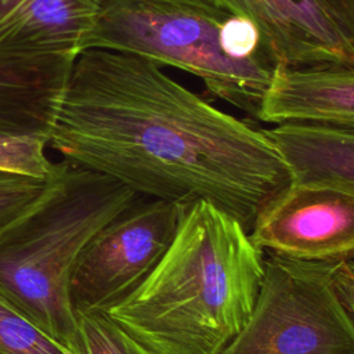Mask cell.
<instances>
[{
  "instance_id": "obj_1",
  "label": "cell",
  "mask_w": 354,
  "mask_h": 354,
  "mask_svg": "<svg viewBox=\"0 0 354 354\" xmlns=\"http://www.w3.org/2000/svg\"><path fill=\"white\" fill-rule=\"evenodd\" d=\"M47 144L64 160L140 196L180 205L206 199L248 231L289 185L261 129L220 111L159 64L127 53H79Z\"/></svg>"
},
{
  "instance_id": "obj_2",
  "label": "cell",
  "mask_w": 354,
  "mask_h": 354,
  "mask_svg": "<svg viewBox=\"0 0 354 354\" xmlns=\"http://www.w3.org/2000/svg\"><path fill=\"white\" fill-rule=\"evenodd\" d=\"M263 272L249 231L196 199L152 271L105 313L148 354H220L248 322Z\"/></svg>"
},
{
  "instance_id": "obj_3",
  "label": "cell",
  "mask_w": 354,
  "mask_h": 354,
  "mask_svg": "<svg viewBox=\"0 0 354 354\" xmlns=\"http://www.w3.org/2000/svg\"><path fill=\"white\" fill-rule=\"evenodd\" d=\"M138 196L62 159L36 202L0 231V297L69 354H86L69 297L77 256Z\"/></svg>"
},
{
  "instance_id": "obj_4",
  "label": "cell",
  "mask_w": 354,
  "mask_h": 354,
  "mask_svg": "<svg viewBox=\"0 0 354 354\" xmlns=\"http://www.w3.org/2000/svg\"><path fill=\"white\" fill-rule=\"evenodd\" d=\"M227 17L207 0H104L82 51L127 53L183 69L256 119L274 65L266 57L224 53L220 30Z\"/></svg>"
},
{
  "instance_id": "obj_5",
  "label": "cell",
  "mask_w": 354,
  "mask_h": 354,
  "mask_svg": "<svg viewBox=\"0 0 354 354\" xmlns=\"http://www.w3.org/2000/svg\"><path fill=\"white\" fill-rule=\"evenodd\" d=\"M332 261L264 252L250 317L220 354H354L353 311L335 289Z\"/></svg>"
},
{
  "instance_id": "obj_6",
  "label": "cell",
  "mask_w": 354,
  "mask_h": 354,
  "mask_svg": "<svg viewBox=\"0 0 354 354\" xmlns=\"http://www.w3.org/2000/svg\"><path fill=\"white\" fill-rule=\"evenodd\" d=\"M184 205L138 196L84 245L69 297L76 313L108 311L152 271L170 245Z\"/></svg>"
},
{
  "instance_id": "obj_7",
  "label": "cell",
  "mask_w": 354,
  "mask_h": 354,
  "mask_svg": "<svg viewBox=\"0 0 354 354\" xmlns=\"http://www.w3.org/2000/svg\"><path fill=\"white\" fill-rule=\"evenodd\" d=\"M250 19L272 65H354V0H207Z\"/></svg>"
},
{
  "instance_id": "obj_8",
  "label": "cell",
  "mask_w": 354,
  "mask_h": 354,
  "mask_svg": "<svg viewBox=\"0 0 354 354\" xmlns=\"http://www.w3.org/2000/svg\"><path fill=\"white\" fill-rule=\"evenodd\" d=\"M104 0H0V76L68 72Z\"/></svg>"
},
{
  "instance_id": "obj_9",
  "label": "cell",
  "mask_w": 354,
  "mask_h": 354,
  "mask_svg": "<svg viewBox=\"0 0 354 354\" xmlns=\"http://www.w3.org/2000/svg\"><path fill=\"white\" fill-rule=\"evenodd\" d=\"M264 252L332 261L354 256V192L288 185L256 216L249 231Z\"/></svg>"
},
{
  "instance_id": "obj_10",
  "label": "cell",
  "mask_w": 354,
  "mask_h": 354,
  "mask_svg": "<svg viewBox=\"0 0 354 354\" xmlns=\"http://www.w3.org/2000/svg\"><path fill=\"white\" fill-rule=\"evenodd\" d=\"M256 119L314 122L354 129V65H275Z\"/></svg>"
},
{
  "instance_id": "obj_11",
  "label": "cell",
  "mask_w": 354,
  "mask_h": 354,
  "mask_svg": "<svg viewBox=\"0 0 354 354\" xmlns=\"http://www.w3.org/2000/svg\"><path fill=\"white\" fill-rule=\"evenodd\" d=\"M289 173V185L354 192V129L285 122L261 129Z\"/></svg>"
},
{
  "instance_id": "obj_12",
  "label": "cell",
  "mask_w": 354,
  "mask_h": 354,
  "mask_svg": "<svg viewBox=\"0 0 354 354\" xmlns=\"http://www.w3.org/2000/svg\"><path fill=\"white\" fill-rule=\"evenodd\" d=\"M0 354H69L0 297Z\"/></svg>"
},
{
  "instance_id": "obj_13",
  "label": "cell",
  "mask_w": 354,
  "mask_h": 354,
  "mask_svg": "<svg viewBox=\"0 0 354 354\" xmlns=\"http://www.w3.org/2000/svg\"><path fill=\"white\" fill-rule=\"evenodd\" d=\"M47 147V136L40 133L0 136V170L44 178L54 165Z\"/></svg>"
},
{
  "instance_id": "obj_14",
  "label": "cell",
  "mask_w": 354,
  "mask_h": 354,
  "mask_svg": "<svg viewBox=\"0 0 354 354\" xmlns=\"http://www.w3.org/2000/svg\"><path fill=\"white\" fill-rule=\"evenodd\" d=\"M86 354H148L102 311L76 313Z\"/></svg>"
},
{
  "instance_id": "obj_15",
  "label": "cell",
  "mask_w": 354,
  "mask_h": 354,
  "mask_svg": "<svg viewBox=\"0 0 354 354\" xmlns=\"http://www.w3.org/2000/svg\"><path fill=\"white\" fill-rule=\"evenodd\" d=\"M47 177L0 170V231L21 217L40 196Z\"/></svg>"
},
{
  "instance_id": "obj_16",
  "label": "cell",
  "mask_w": 354,
  "mask_h": 354,
  "mask_svg": "<svg viewBox=\"0 0 354 354\" xmlns=\"http://www.w3.org/2000/svg\"><path fill=\"white\" fill-rule=\"evenodd\" d=\"M22 133H28L25 130H22L19 126H17L14 122L3 118L0 115V136H8V134H22Z\"/></svg>"
}]
</instances>
